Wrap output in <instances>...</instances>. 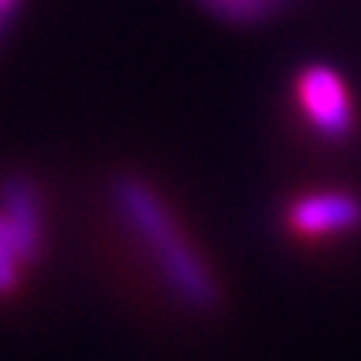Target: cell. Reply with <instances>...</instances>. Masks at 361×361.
<instances>
[{
    "instance_id": "3",
    "label": "cell",
    "mask_w": 361,
    "mask_h": 361,
    "mask_svg": "<svg viewBox=\"0 0 361 361\" xmlns=\"http://www.w3.org/2000/svg\"><path fill=\"white\" fill-rule=\"evenodd\" d=\"M288 222L301 235H336L361 225V203L349 193H317L288 209Z\"/></svg>"
},
{
    "instance_id": "2",
    "label": "cell",
    "mask_w": 361,
    "mask_h": 361,
    "mask_svg": "<svg viewBox=\"0 0 361 361\" xmlns=\"http://www.w3.org/2000/svg\"><path fill=\"white\" fill-rule=\"evenodd\" d=\"M298 95H301V108H305L307 121L320 133L339 140L352 130L349 92H345L343 80L336 76V70L307 67L298 80Z\"/></svg>"
},
{
    "instance_id": "1",
    "label": "cell",
    "mask_w": 361,
    "mask_h": 361,
    "mask_svg": "<svg viewBox=\"0 0 361 361\" xmlns=\"http://www.w3.org/2000/svg\"><path fill=\"white\" fill-rule=\"evenodd\" d=\"M118 203L121 209L130 216L133 228L140 231L146 244L156 250L159 267H162L165 279L171 282V288L197 311H212L219 305V288L212 282L206 263L193 254V247L184 241V235L178 231V225L171 222V216L165 212V206L159 203V197L146 184L133 178H124L118 184Z\"/></svg>"
},
{
    "instance_id": "4",
    "label": "cell",
    "mask_w": 361,
    "mask_h": 361,
    "mask_svg": "<svg viewBox=\"0 0 361 361\" xmlns=\"http://www.w3.org/2000/svg\"><path fill=\"white\" fill-rule=\"evenodd\" d=\"M225 16H235V19H250L267 6V0H212Z\"/></svg>"
}]
</instances>
